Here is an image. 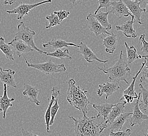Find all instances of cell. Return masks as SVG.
Wrapping results in <instances>:
<instances>
[{"instance_id":"1","label":"cell","mask_w":148,"mask_h":136,"mask_svg":"<svg viewBox=\"0 0 148 136\" xmlns=\"http://www.w3.org/2000/svg\"><path fill=\"white\" fill-rule=\"evenodd\" d=\"M83 117L75 118L69 116L70 119L74 120V131L76 136H100L107 127V124L103 120L99 122L96 116L88 117L87 115H83Z\"/></svg>"},{"instance_id":"2","label":"cell","mask_w":148,"mask_h":136,"mask_svg":"<svg viewBox=\"0 0 148 136\" xmlns=\"http://www.w3.org/2000/svg\"><path fill=\"white\" fill-rule=\"evenodd\" d=\"M63 82L67 83L69 85L67 91V101L70 105L83 113V115H87L88 105L92 104L87 96L88 91L76 85V81L73 79Z\"/></svg>"},{"instance_id":"3","label":"cell","mask_w":148,"mask_h":136,"mask_svg":"<svg viewBox=\"0 0 148 136\" xmlns=\"http://www.w3.org/2000/svg\"><path fill=\"white\" fill-rule=\"evenodd\" d=\"M98 69L104 73L108 75L109 80L118 83L123 81L129 84L127 78L129 74L131 73V69L127 66V63L123 59L122 50L120 51L118 61L113 66L108 68L98 67Z\"/></svg>"},{"instance_id":"4","label":"cell","mask_w":148,"mask_h":136,"mask_svg":"<svg viewBox=\"0 0 148 136\" xmlns=\"http://www.w3.org/2000/svg\"><path fill=\"white\" fill-rule=\"evenodd\" d=\"M26 64L29 68H34L46 75H53L54 74L64 72L66 71V68L64 63L57 64L49 60L48 61L39 63H31L24 58Z\"/></svg>"},{"instance_id":"5","label":"cell","mask_w":148,"mask_h":136,"mask_svg":"<svg viewBox=\"0 0 148 136\" xmlns=\"http://www.w3.org/2000/svg\"><path fill=\"white\" fill-rule=\"evenodd\" d=\"M35 35L36 33L34 31L27 27L23 22H21L17 26V31L15 34L14 38L23 40L38 53L46 54L47 52L41 50L35 45L34 40Z\"/></svg>"},{"instance_id":"6","label":"cell","mask_w":148,"mask_h":136,"mask_svg":"<svg viewBox=\"0 0 148 136\" xmlns=\"http://www.w3.org/2000/svg\"><path fill=\"white\" fill-rule=\"evenodd\" d=\"M52 0H45L35 4H26L21 3L19 5L14 9L11 11H6V13L9 14H17V20H22L23 17L28 15L29 12L41 5L46 3H51Z\"/></svg>"},{"instance_id":"7","label":"cell","mask_w":148,"mask_h":136,"mask_svg":"<svg viewBox=\"0 0 148 136\" xmlns=\"http://www.w3.org/2000/svg\"><path fill=\"white\" fill-rule=\"evenodd\" d=\"M145 60H144V62L142 63V65L141 67L140 68L139 70L138 71L136 75L133 78L132 81L131 82L130 84L129 85L128 88H126L125 90H124L123 92V95L122 97L120 98V101H125L128 104L132 103L134 102V99H137L138 97V95L135 91L134 86H135V83L136 81L137 78L139 74L141 72L144 67L145 66Z\"/></svg>"},{"instance_id":"8","label":"cell","mask_w":148,"mask_h":136,"mask_svg":"<svg viewBox=\"0 0 148 136\" xmlns=\"http://www.w3.org/2000/svg\"><path fill=\"white\" fill-rule=\"evenodd\" d=\"M141 97V92L138 94L133 108V113L129 118L130 125L131 127L135 125H140L144 120L148 119V115L143 113L139 107V100Z\"/></svg>"},{"instance_id":"9","label":"cell","mask_w":148,"mask_h":136,"mask_svg":"<svg viewBox=\"0 0 148 136\" xmlns=\"http://www.w3.org/2000/svg\"><path fill=\"white\" fill-rule=\"evenodd\" d=\"M111 6V10L110 11V13L115 15L119 18L128 17L129 16H130L132 18H134V15L129 12V10L123 0L112 2Z\"/></svg>"},{"instance_id":"10","label":"cell","mask_w":148,"mask_h":136,"mask_svg":"<svg viewBox=\"0 0 148 136\" xmlns=\"http://www.w3.org/2000/svg\"><path fill=\"white\" fill-rule=\"evenodd\" d=\"M86 20L88 23L89 29L96 36H99L101 34L103 35H105L106 34L108 35H111V33H109L105 27H103L91 13L87 16Z\"/></svg>"},{"instance_id":"11","label":"cell","mask_w":148,"mask_h":136,"mask_svg":"<svg viewBox=\"0 0 148 136\" xmlns=\"http://www.w3.org/2000/svg\"><path fill=\"white\" fill-rule=\"evenodd\" d=\"M120 90L119 83L113 81H111V82H106L99 85V89L98 90L97 94L99 97H102L103 94H105L106 100L108 101L109 97L112 95L114 92L119 91Z\"/></svg>"},{"instance_id":"12","label":"cell","mask_w":148,"mask_h":136,"mask_svg":"<svg viewBox=\"0 0 148 136\" xmlns=\"http://www.w3.org/2000/svg\"><path fill=\"white\" fill-rule=\"evenodd\" d=\"M79 44V50L77 52L83 56V58L85 59L87 63H93V61L94 60L103 63H106L108 61V60H103L99 59L91 49L85 43L80 42Z\"/></svg>"},{"instance_id":"13","label":"cell","mask_w":148,"mask_h":136,"mask_svg":"<svg viewBox=\"0 0 148 136\" xmlns=\"http://www.w3.org/2000/svg\"><path fill=\"white\" fill-rule=\"evenodd\" d=\"M8 44L13 47L15 54L20 58L23 54L35 51L34 49L23 41V40L15 38Z\"/></svg>"},{"instance_id":"14","label":"cell","mask_w":148,"mask_h":136,"mask_svg":"<svg viewBox=\"0 0 148 136\" xmlns=\"http://www.w3.org/2000/svg\"><path fill=\"white\" fill-rule=\"evenodd\" d=\"M123 2L125 4L129 11L131 12L132 14L134 17V19L136 20L139 24H143L141 21V15L143 12H145V9H141L140 7V2L132 1V0H123Z\"/></svg>"},{"instance_id":"15","label":"cell","mask_w":148,"mask_h":136,"mask_svg":"<svg viewBox=\"0 0 148 136\" xmlns=\"http://www.w3.org/2000/svg\"><path fill=\"white\" fill-rule=\"evenodd\" d=\"M15 71L12 69H3L0 67V80L3 84H5L8 88L13 87L17 88L15 81Z\"/></svg>"},{"instance_id":"16","label":"cell","mask_w":148,"mask_h":136,"mask_svg":"<svg viewBox=\"0 0 148 136\" xmlns=\"http://www.w3.org/2000/svg\"><path fill=\"white\" fill-rule=\"evenodd\" d=\"M134 19L131 18V20H129L121 25L116 26V29L117 31H123V35L127 38H136L137 36L134 27V24L135 22Z\"/></svg>"},{"instance_id":"17","label":"cell","mask_w":148,"mask_h":136,"mask_svg":"<svg viewBox=\"0 0 148 136\" xmlns=\"http://www.w3.org/2000/svg\"><path fill=\"white\" fill-rule=\"evenodd\" d=\"M39 90L34 86L25 84L23 91V95L28 97L29 102L34 103L37 106H40L41 102L38 99Z\"/></svg>"},{"instance_id":"18","label":"cell","mask_w":148,"mask_h":136,"mask_svg":"<svg viewBox=\"0 0 148 136\" xmlns=\"http://www.w3.org/2000/svg\"><path fill=\"white\" fill-rule=\"evenodd\" d=\"M8 87L3 84V94L0 97V107L2 109L3 119H5L6 115L9 107L13 106L12 103L15 101V98H9L7 93Z\"/></svg>"},{"instance_id":"19","label":"cell","mask_w":148,"mask_h":136,"mask_svg":"<svg viewBox=\"0 0 148 136\" xmlns=\"http://www.w3.org/2000/svg\"><path fill=\"white\" fill-rule=\"evenodd\" d=\"M126 103L127 102L124 101L123 102H119L114 105L111 109L110 113L109 114L108 116L107 117L106 122L107 124H110L117 117L119 116L121 114L125 112Z\"/></svg>"},{"instance_id":"20","label":"cell","mask_w":148,"mask_h":136,"mask_svg":"<svg viewBox=\"0 0 148 136\" xmlns=\"http://www.w3.org/2000/svg\"><path fill=\"white\" fill-rule=\"evenodd\" d=\"M60 94V90H58L55 87L53 88L52 90H51V99H50L49 103V104L48 105V107L47 108V109L46 111L45 114V124L46 125V131L48 133H50L49 122H50V120H51V106L53 105V104H54L55 101L56 100V99L58 98Z\"/></svg>"},{"instance_id":"21","label":"cell","mask_w":148,"mask_h":136,"mask_svg":"<svg viewBox=\"0 0 148 136\" xmlns=\"http://www.w3.org/2000/svg\"><path fill=\"white\" fill-rule=\"evenodd\" d=\"M103 45L105 47V51L108 54H113L116 49L118 40L117 34L111 33V35L103 38Z\"/></svg>"},{"instance_id":"22","label":"cell","mask_w":148,"mask_h":136,"mask_svg":"<svg viewBox=\"0 0 148 136\" xmlns=\"http://www.w3.org/2000/svg\"><path fill=\"white\" fill-rule=\"evenodd\" d=\"M132 113L126 112L121 114L119 116L117 117L113 122L110 124V129L112 131H121L123 128V126L127 121L129 118L132 115Z\"/></svg>"},{"instance_id":"23","label":"cell","mask_w":148,"mask_h":136,"mask_svg":"<svg viewBox=\"0 0 148 136\" xmlns=\"http://www.w3.org/2000/svg\"><path fill=\"white\" fill-rule=\"evenodd\" d=\"M70 46L75 47L76 48L79 47V45H77L74 43H69V42L66 41L65 40L62 39H53L49 42L43 44V47L44 48L52 47V48H54L55 50H57L58 49L64 48V47H69Z\"/></svg>"},{"instance_id":"24","label":"cell","mask_w":148,"mask_h":136,"mask_svg":"<svg viewBox=\"0 0 148 136\" xmlns=\"http://www.w3.org/2000/svg\"><path fill=\"white\" fill-rule=\"evenodd\" d=\"M92 105L93 108L98 112L96 116L97 118L103 117V119L106 122L107 117L108 116L109 114L110 113L112 108L114 106V104H109L108 103H105L100 105H95L94 104H92Z\"/></svg>"},{"instance_id":"25","label":"cell","mask_w":148,"mask_h":136,"mask_svg":"<svg viewBox=\"0 0 148 136\" xmlns=\"http://www.w3.org/2000/svg\"><path fill=\"white\" fill-rule=\"evenodd\" d=\"M0 50L4 54L8 59L14 61V51L11 46L5 42V39L3 37H0Z\"/></svg>"},{"instance_id":"26","label":"cell","mask_w":148,"mask_h":136,"mask_svg":"<svg viewBox=\"0 0 148 136\" xmlns=\"http://www.w3.org/2000/svg\"><path fill=\"white\" fill-rule=\"evenodd\" d=\"M141 96L139 100V107L145 114L148 113V90L140 84Z\"/></svg>"},{"instance_id":"27","label":"cell","mask_w":148,"mask_h":136,"mask_svg":"<svg viewBox=\"0 0 148 136\" xmlns=\"http://www.w3.org/2000/svg\"><path fill=\"white\" fill-rule=\"evenodd\" d=\"M110 11H107L106 12L100 11L98 12L96 14H93L94 17H95L98 21L99 22L101 25L105 27L108 31L111 30L112 29L111 25L109 23L108 20V16Z\"/></svg>"},{"instance_id":"28","label":"cell","mask_w":148,"mask_h":136,"mask_svg":"<svg viewBox=\"0 0 148 136\" xmlns=\"http://www.w3.org/2000/svg\"><path fill=\"white\" fill-rule=\"evenodd\" d=\"M125 45L127 51V58L128 64H131L136 60L139 59V55L137 54V49L134 46H129L127 42H125Z\"/></svg>"},{"instance_id":"29","label":"cell","mask_w":148,"mask_h":136,"mask_svg":"<svg viewBox=\"0 0 148 136\" xmlns=\"http://www.w3.org/2000/svg\"><path fill=\"white\" fill-rule=\"evenodd\" d=\"M46 55L62 60H64L65 59H72V57L69 54V51L68 49H66L63 51L60 49H58L57 50H55V51L54 52H47Z\"/></svg>"},{"instance_id":"30","label":"cell","mask_w":148,"mask_h":136,"mask_svg":"<svg viewBox=\"0 0 148 136\" xmlns=\"http://www.w3.org/2000/svg\"><path fill=\"white\" fill-rule=\"evenodd\" d=\"M46 19L47 20L48 25H46L45 29H51L56 26L59 25L61 23V21L60 20L57 15L55 14L53 12L51 14L49 15L46 16Z\"/></svg>"},{"instance_id":"31","label":"cell","mask_w":148,"mask_h":136,"mask_svg":"<svg viewBox=\"0 0 148 136\" xmlns=\"http://www.w3.org/2000/svg\"><path fill=\"white\" fill-rule=\"evenodd\" d=\"M58 98L56 99L53 105L51 106V120L49 122V126H52L54 124L55 117L56 116L58 111L60 109V105L58 104Z\"/></svg>"},{"instance_id":"32","label":"cell","mask_w":148,"mask_h":136,"mask_svg":"<svg viewBox=\"0 0 148 136\" xmlns=\"http://www.w3.org/2000/svg\"><path fill=\"white\" fill-rule=\"evenodd\" d=\"M140 44L142 46L141 51L144 56H148V42L145 40V34L141 35L139 37Z\"/></svg>"},{"instance_id":"33","label":"cell","mask_w":148,"mask_h":136,"mask_svg":"<svg viewBox=\"0 0 148 136\" xmlns=\"http://www.w3.org/2000/svg\"><path fill=\"white\" fill-rule=\"evenodd\" d=\"M98 2L99 3V6L95 12L94 14H97L99 11L100 9L101 8H105L106 11H108V8L110 6H111L110 0H98Z\"/></svg>"},{"instance_id":"34","label":"cell","mask_w":148,"mask_h":136,"mask_svg":"<svg viewBox=\"0 0 148 136\" xmlns=\"http://www.w3.org/2000/svg\"><path fill=\"white\" fill-rule=\"evenodd\" d=\"M131 131L130 129H127L123 131H111L109 133L110 136H130L131 135Z\"/></svg>"},{"instance_id":"35","label":"cell","mask_w":148,"mask_h":136,"mask_svg":"<svg viewBox=\"0 0 148 136\" xmlns=\"http://www.w3.org/2000/svg\"><path fill=\"white\" fill-rule=\"evenodd\" d=\"M54 13L57 15V16L58 17L61 22H62L63 20H65L66 18H67L70 14V12L66 10H60L58 11H54Z\"/></svg>"},{"instance_id":"36","label":"cell","mask_w":148,"mask_h":136,"mask_svg":"<svg viewBox=\"0 0 148 136\" xmlns=\"http://www.w3.org/2000/svg\"><path fill=\"white\" fill-rule=\"evenodd\" d=\"M141 72V76L140 81L141 82L145 83L148 85V70L147 69H143Z\"/></svg>"},{"instance_id":"37","label":"cell","mask_w":148,"mask_h":136,"mask_svg":"<svg viewBox=\"0 0 148 136\" xmlns=\"http://www.w3.org/2000/svg\"><path fill=\"white\" fill-rule=\"evenodd\" d=\"M22 133L23 136H38L37 135H36L35 133H32L31 132H29L28 131H26L24 129L22 128L21 129Z\"/></svg>"},{"instance_id":"38","label":"cell","mask_w":148,"mask_h":136,"mask_svg":"<svg viewBox=\"0 0 148 136\" xmlns=\"http://www.w3.org/2000/svg\"><path fill=\"white\" fill-rule=\"evenodd\" d=\"M5 5H12L16 0H3Z\"/></svg>"},{"instance_id":"39","label":"cell","mask_w":148,"mask_h":136,"mask_svg":"<svg viewBox=\"0 0 148 136\" xmlns=\"http://www.w3.org/2000/svg\"><path fill=\"white\" fill-rule=\"evenodd\" d=\"M145 69L148 70V57H145Z\"/></svg>"},{"instance_id":"40","label":"cell","mask_w":148,"mask_h":136,"mask_svg":"<svg viewBox=\"0 0 148 136\" xmlns=\"http://www.w3.org/2000/svg\"><path fill=\"white\" fill-rule=\"evenodd\" d=\"M79 1V0H69V2L72 3L73 4H74L77 1Z\"/></svg>"},{"instance_id":"41","label":"cell","mask_w":148,"mask_h":136,"mask_svg":"<svg viewBox=\"0 0 148 136\" xmlns=\"http://www.w3.org/2000/svg\"><path fill=\"white\" fill-rule=\"evenodd\" d=\"M146 1H148V3L147 4V5L145 6V13H148V0H146Z\"/></svg>"},{"instance_id":"42","label":"cell","mask_w":148,"mask_h":136,"mask_svg":"<svg viewBox=\"0 0 148 136\" xmlns=\"http://www.w3.org/2000/svg\"><path fill=\"white\" fill-rule=\"evenodd\" d=\"M132 1H138V2H140V3H141L143 2V1H145V0H132Z\"/></svg>"},{"instance_id":"43","label":"cell","mask_w":148,"mask_h":136,"mask_svg":"<svg viewBox=\"0 0 148 136\" xmlns=\"http://www.w3.org/2000/svg\"><path fill=\"white\" fill-rule=\"evenodd\" d=\"M141 56H142V58H145V57H148V56H144V55Z\"/></svg>"},{"instance_id":"44","label":"cell","mask_w":148,"mask_h":136,"mask_svg":"<svg viewBox=\"0 0 148 136\" xmlns=\"http://www.w3.org/2000/svg\"><path fill=\"white\" fill-rule=\"evenodd\" d=\"M1 112H2V109L0 107V113H1Z\"/></svg>"},{"instance_id":"45","label":"cell","mask_w":148,"mask_h":136,"mask_svg":"<svg viewBox=\"0 0 148 136\" xmlns=\"http://www.w3.org/2000/svg\"><path fill=\"white\" fill-rule=\"evenodd\" d=\"M145 136H148V132H147V134H146V135H145Z\"/></svg>"}]
</instances>
